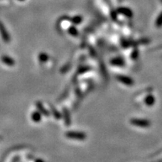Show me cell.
<instances>
[{
	"label": "cell",
	"mask_w": 162,
	"mask_h": 162,
	"mask_svg": "<svg viewBox=\"0 0 162 162\" xmlns=\"http://www.w3.org/2000/svg\"><path fill=\"white\" fill-rule=\"evenodd\" d=\"M117 13L121 14H123L124 16H126L127 18H132L133 17V12L132 11L128 8H125V7H120L117 9Z\"/></svg>",
	"instance_id": "obj_2"
},
{
	"label": "cell",
	"mask_w": 162,
	"mask_h": 162,
	"mask_svg": "<svg viewBox=\"0 0 162 162\" xmlns=\"http://www.w3.org/2000/svg\"><path fill=\"white\" fill-rule=\"evenodd\" d=\"M68 137L71 138V139L76 140H83L86 137V135L83 133H77V132H69L66 134Z\"/></svg>",
	"instance_id": "obj_3"
},
{
	"label": "cell",
	"mask_w": 162,
	"mask_h": 162,
	"mask_svg": "<svg viewBox=\"0 0 162 162\" xmlns=\"http://www.w3.org/2000/svg\"><path fill=\"white\" fill-rule=\"evenodd\" d=\"M112 63L113 65H123V61L121 59H116L112 61Z\"/></svg>",
	"instance_id": "obj_14"
},
{
	"label": "cell",
	"mask_w": 162,
	"mask_h": 162,
	"mask_svg": "<svg viewBox=\"0 0 162 162\" xmlns=\"http://www.w3.org/2000/svg\"><path fill=\"white\" fill-rule=\"evenodd\" d=\"M131 123L134 125L140 126V127H148L149 125V122L144 119H133L131 121Z\"/></svg>",
	"instance_id": "obj_4"
},
{
	"label": "cell",
	"mask_w": 162,
	"mask_h": 162,
	"mask_svg": "<svg viewBox=\"0 0 162 162\" xmlns=\"http://www.w3.org/2000/svg\"><path fill=\"white\" fill-rule=\"evenodd\" d=\"M118 80L119 81H121L122 83H123L125 85H132L133 84V81L131 78L125 76H119L118 77Z\"/></svg>",
	"instance_id": "obj_6"
},
{
	"label": "cell",
	"mask_w": 162,
	"mask_h": 162,
	"mask_svg": "<svg viewBox=\"0 0 162 162\" xmlns=\"http://www.w3.org/2000/svg\"><path fill=\"white\" fill-rule=\"evenodd\" d=\"M32 119L35 122H39L41 121V113L39 112L35 111L32 113Z\"/></svg>",
	"instance_id": "obj_7"
},
{
	"label": "cell",
	"mask_w": 162,
	"mask_h": 162,
	"mask_svg": "<svg viewBox=\"0 0 162 162\" xmlns=\"http://www.w3.org/2000/svg\"><path fill=\"white\" fill-rule=\"evenodd\" d=\"M82 21V18L81 16H75L71 19V22H72L73 23H74V24H79V23H81Z\"/></svg>",
	"instance_id": "obj_10"
},
{
	"label": "cell",
	"mask_w": 162,
	"mask_h": 162,
	"mask_svg": "<svg viewBox=\"0 0 162 162\" xmlns=\"http://www.w3.org/2000/svg\"><path fill=\"white\" fill-rule=\"evenodd\" d=\"M2 62L8 66H13V65H14V64H15L14 59L8 56H2Z\"/></svg>",
	"instance_id": "obj_5"
},
{
	"label": "cell",
	"mask_w": 162,
	"mask_h": 162,
	"mask_svg": "<svg viewBox=\"0 0 162 162\" xmlns=\"http://www.w3.org/2000/svg\"><path fill=\"white\" fill-rule=\"evenodd\" d=\"M18 1H20V2H23V1H24V0H18Z\"/></svg>",
	"instance_id": "obj_16"
},
{
	"label": "cell",
	"mask_w": 162,
	"mask_h": 162,
	"mask_svg": "<svg viewBox=\"0 0 162 162\" xmlns=\"http://www.w3.org/2000/svg\"><path fill=\"white\" fill-rule=\"evenodd\" d=\"M69 32L70 34H71V35H77V29L75 28L74 26H71V27H70L69 28Z\"/></svg>",
	"instance_id": "obj_13"
},
{
	"label": "cell",
	"mask_w": 162,
	"mask_h": 162,
	"mask_svg": "<svg viewBox=\"0 0 162 162\" xmlns=\"http://www.w3.org/2000/svg\"><path fill=\"white\" fill-rule=\"evenodd\" d=\"M156 26L157 27L162 26V12L158 15V18H157L156 21Z\"/></svg>",
	"instance_id": "obj_11"
},
{
	"label": "cell",
	"mask_w": 162,
	"mask_h": 162,
	"mask_svg": "<svg viewBox=\"0 0 162 162\" xmlns=\"http://www.w3.org/2000/svg\"><path fill=\"white\" fill-rule=\"evenodd\" d=\"M39 61L41 62H47V59H49V56L47 53H41L40 55L38 56Z\"/></svg>",
	"instance_id": "obj_9"
},
{
	"label": "cell",
	"mask_w": 162,
	"mask_h": 162,
	"mask_svg": "<svg viewBox=\"0 0 162 162\" xmlns=\"http://www.w3.org/2000/svg\"><path fill=\"white\" fill-rule=\"evenodd\" d=\"M0 34H1V36L2 40L4 41L6 43H9L10 41H11V38H10V35L7 31L6 28L5 27L4 24L0 21Z\"/></svg>",
	"instance_id": "obj_1"
},
{
	"label": "cell",
	"mask_w": 162,
	"mask_h": 162,
	"mask_svg": "<svg viewBox=\"0 0 162 162\" xmlns=\"http://www.w3.org/2000/svg\"><path fill=\"white\" fill-rule=\"evenodd\" d=\"M35 162H44V161H42V160L41 159H37L36 161H35Z\"/></svg>",
	"instance_id": "obj_15"
},
{
	"label": "cell",
	"mask_w": 162,
	"mask_h": 162,
	"mask_svg": "<svg viewBox=\"0 0 162 162\" xmlns=\"http://www.w3.org/2000/svg\"><path fill=\"white\" fill-rule=\"evenodd\" d=\"M36 106L38 107V110H40V112L42 113V114H44V115H45V116H48L49 115L48 113H47V110H46L45 109H44V106L42 105V104L41 103V102L38 101L37 103H36Z\"/></svg>",
	"instance_id": "obj_8"
},
{
	"label": "cell",
	"mask_w": 162,
	"mask_h": 162,
	"mask_svg": "<svg viewBox=\"0 0 162 162\" xmlns=\"http://www.w3.org/2000/svg\"><path fill=\"white\" fill-rule=\"evenodd\" d=\"M161 2H162V0H161Z\"/></svg>",
	"instance_id": "obj_17"
},
{
	"label": "cell",
	"mask_w": 162,
	"mask_h": 162,
	"mask_svg": "<svg viewBox=\"0 0 162 162\" xmlns=\"http://www.w3.org/2000/svg\"><path fill=\"white\" fill-rule=\"evenodd\" d=\"M154 102H155V98H153V97L152 96V95H150V96L147 97V98H146V105H149V106H151V105H152L153 104H154Z\"/></svg>",
	"instance_id": "obj_12"
}]
</instances>
